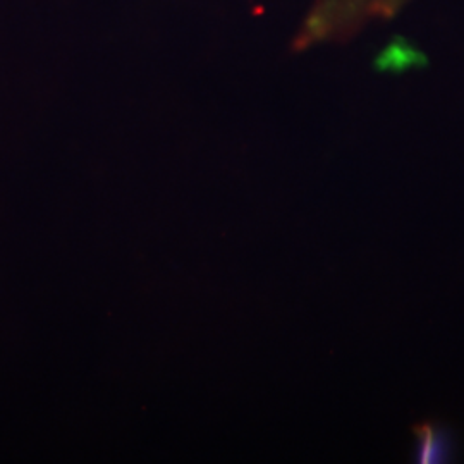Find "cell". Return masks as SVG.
I'll list each match as a JSON object with an SVG mask.
<instances>
[{
  "instance_id": "obj_1",
  "label": "cell",
  "mask_w": 464,
  "mask_h": 464,
  "mask_svg": "<svg viewBox=\"0 0 464 464\" xmlns=\"http://www.w3.org/2000/svg\"><path fill=\"white\" fill-rule=\"evenodd\" d=\"M416 437V461L421 464L446 463L452 456V439L448 429L425 421L413 427Z\"/></svg>"
},
{
  "instance_id": "obj_2",
  "label": "cell",
  "mask_w": 464,
  "mask_h": 464,
  "mask_svg": "<svg viewBox=\"0 0 464 464\" xmlns=\"http://www.w3.org/2000/svg\"><path fill=\"white\" fill-rule=\"evenodd\" d=\"M383 2H385V5H387V9H389V11H392V9H394V7H396V5H398L399 0H383Z\"/></svg>"
}]
</instances>
